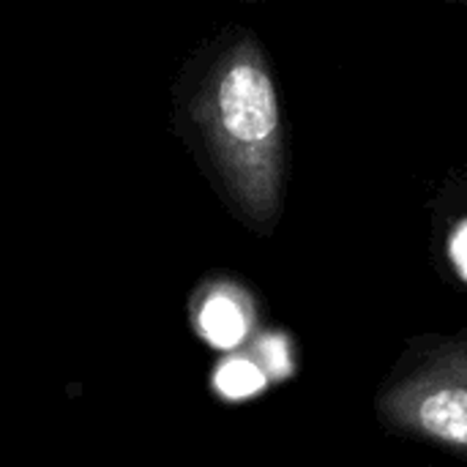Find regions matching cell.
Here are the masks:
<instances>
[{
    "label": "cell",
    "mask_w": 467,
    "mask_h": 467,
    "mask_svg": "<svg viewBox=\"0 0 467 467\" xmlns=\"http://www.w3.org/2000/svg\"><path fill=\"white\" fill-rule=\"evenodd\" d=\"M254 323V306L246 290L230 282H219L200 298L194 309V326L205 342L230 350L246 339Z\"/></svg>",
    "instance_id": "3"
},
{
    "label": "cell",
    "mask_w": 467,
    "mask_h": 467,
    "mask_svg": "<svg viewBox=\"0 0 467 467\" xmlns=\"http://www.w3.org/2000/svg\"><path fill=\"white\" fill-rule=\"evenodd\" d=\"M449 252H451V260L457 265V271L467 279V222H462L454 235H451V244H449Z\"/></svg>",
    "instance_id": "5"
},
{
    "label": "cell",
    "mask_w": 467,
    "mask_h": 467,
    "mask_svg": "<svg viewBox=\"0 0 467 467\" xmlns=\"http://www.w3.org/2000/svg\"><path fill=\"white\" fill-rule=\"evenodd\" d=\"M380 410L391 427L467 454V342L430 356L386 391Z\"/></svg>",
    "instance_id": "2"
},
{
    "label": "cell",
    "mask_w": 467,
    "mask_h": 467,
    "mask_svg": "<svg viewBox=\"0 0 467 467\" xmlns=\"http://www.w3.org/2000/svg\"><path fill=\"white\" fill-rule=\"evenodd\" d=\"M194 115L235 211L268 233L282 200V109L260 47H230L211 68Z\"/></svg>",
    "instance_id": "1"
},
{
    "label": "cell",
    "mask_w": 467,
    "mask_h": 467,
    "mask_svg": "<svg viewBox=\"0 0 467 467\" xmlns=\"http://www.w3.org/2000/svg\"><path fill=\"white\" fill-rule=\"evenodd\" d=\"M216 386L222 389L224 397H252L254 391H260L265 386L263 369L246 358H230L227 364H222L216 369Z\"/></svg>",
    "instance_id": "4"
}]
</instances>
